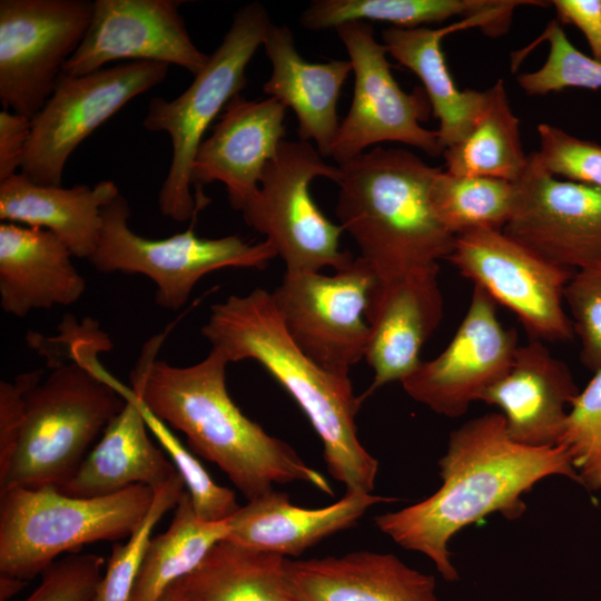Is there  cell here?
Instances as JSON below:
<instances>
[{"instance_id": "obj_39", "label": "cell", "mask_w": 601, "mask_h": 601, "mask_svg": "<svg viewBox=\"0 0 601 601\" xmlns=\"http://www.w3.org/2000/svg\"><path fill=\"white\" fill-rule=\"evenodd\" d=\"M105 559L98 554H71L55 561L40 584L23 601H91L102 577Z\"/></svg>"}, {"instance_id": "obj_5", "label": "cell", "mask_w": 601, "mask_h": 601, "mask_svg": "<svg viewBox=\"0 0 601 601\" xmlns=\"http://www.w3.org/2000/svg\"><path fill=\"white\" fill-rule=\"evenodd\" d=\"M338 167L336 216L377 279L449 258L456 237L439 221L430 200L439 167L404 148L382 146Z\"/></svg>"}, {"instance_id": "obj_10", "label": "cell", "mask_w": 601, "mask_h": 601, "mask_svg": "<svg viewBox=\"0 0 601 601\" xmlns=\"http://www.w3.org/2000/svg\"><path fill=\"white\" fill-rule=\"evenodd\" d=\"M168 69L162 62L129 61L82 76L62 72L31 119L21 173L39 185L61 186L78 146L131 99L162 82Z\"/></svg>"}, {"instance_id": "obj_38", "label": "cell", "mask_w": 601, "mask_h": 601, "mask_svg": "<svg viewBox=\"0 0 601 601\" xmlns=\"http://www.w3.org/2000/svg\"><path fill=\"white\" fill-rule=\"evenodd\" d=\"M580 357L592 372L601 368V263L578 269L564 288Z\"/></svg>"}, {"instance_id": "obj_43", "label": "cell", "mask_w": 601, "mask_h": 601, "mask_svg": "<svg viewBox=\"0 0 601 601\" xmlns=\"http://www.w3.org/2000/svg\"><path fill=\"white\" fill-rule=\"evenodd\" d=\"M28 581L21 580L7 574L0 575V601H9L18 594L27 584Z\"/></svg>"}, {"instance_id": "obj_11", "label": "cell", "mask_w": 601, "mask_h": 601, "mask_svg": "<svg viewBox=\"0 0 601 601\" xmlns=\"http://www.w3.org/2000/svg\"><path fill=\"white\" fill-rule=\"evenodd\" d=\"M345 46L355 78L349 109L341 120L331 156L342 165L367 147L392 141L443 155L437 130L422 126L431 111L425 91H404L395 80L387 49L375 39L368 22H347L335 28Z\"/></svg>"}, {"instance_id": "obj_16", "label": "cell", "mask_w": 601, "mask_h": 601, "mask_svg": "<svg viewBox=\"0 0 601 601\" xmlns=\"http://www.w3.org/2000/svg\"><path fill=\"white\" fill-rule=\"evenodd\" d=\"M514 185L506 235L573 270L601 263V188L552 177L531 155Z\"/></svg>"}, {"instance_id": "obj_22", "label": "cell", "mask_w": 601, "mask_h": 601, "mask_svg": "<svg viewBox=\"0 0 601 601\" xmlns=\"http://www.w3.org/2000/svg\"><path fill=\"white\" fill-rule=\"evenodd\" d=\"M125 397L121 412L110 422L73 477L59 491L76 497H97L141 484L154 491L179 473L165 451L154 444L139 397L108 373Z\"/></svg>"}, {"instance_id": "obj_24", "label": "cell", "mask_w": 601, "mask_h": 601, "mask_svg": "<svg viewBox=\"0 0 601 601\" xmlns=\"http://www.w3.org/2000/svg\"><path fill=\"white\" fill-rule=\"evenodd\" d=\"M286 570L300 601H439L435 578L392 553L287 558Z\"/></svg>"}, {"instance_id": "obj_32", "label": "cell", "mask_w": 601, "mask_h": 601, "mask_svg": "<svg viewBox=\"0 0 601 601\" xmlns=\"http://www.w3.org/2000/svg\"><path fill=\"white\" fill-rule=\"evenodd\" d=\"M430 200L442 226L453 236L479 230H503L511 218L515 185L502 179L459 176L440 168Z\"/></svg>"}, {"instance_id": "obj_21", "label": "cell", "mask_w": 601, "mask_h": 601, "mask_svg": "<svg viewBox=\"0 0 601 601\" xmlns=\"http://www.w3.org/2000/svg\"><path fill=\"white\" fill-rule=\"evenodd\" d=\"M514 9V2L505 1L489 13L462 19L440 29L390 27L383 30V43L388 55L422 81L432 111L440 122L437 134L443 150L467 135L487 100V90H460L456 87L442 50L443 37L473 27L481 28L489 36H499L508 30Z\"/></svg>"}, {"instance_id": "obj_37", "label": "cell", "mask_w": 601, "mask_h": 601, "mask_svg": "<svg viewBox=\"0 0 601 601\" xmlns=\"http://www.w3.org/2000/svg\"><path fill=\"white\" fill-rule=\"evenodd\" d=\"M539 150L531 155L535 165L568 181L601 188V146L577 138L552 125L538 126Z\"/></svg>"}, {"instance_id": "obj_41", "label": "cell", "mask_w": 601, "mask_h": 601, "mask_svg": "<svg viewBox=\"0 0 601 601\" xmlns=\"http://www.w3.org/2000/svg\"><path fill=\"white\" fill-rule=\"evenodd\" d=\"M31 132V119L2 109L0 111V181L18 174Z\"/></svg>"}, {"instance_id": "obj_25", "label": "cell", "mask_w": 601, "mask_h": 601, "mask_svg": "<svg viewBox=\"0 0 601 601\" xmlns=\"http://www.w3.org/2000/svg\"><path fill=\"white\" fill-rule=\"evenodd\" d=\"M396 499L345 492L335 503L306 509L275 490L240 506L229 519L226 540L284 558L298 556L324 539L353 526L373 505Z\"/></svg>"}, {"instance_id": "obj_13", "label": "cell", "mask_w": 601, "mask_h": 601, "mask_svg": "<svg viewBox=\"0 0 601 601\" xmlns=\"http://www.w3.org/2000/svg\"><path fill=\"white\" fill-rule=\"evenodd\" d=\"M93 11L89 0L0 1V101L32 119L52 95L82 42Z\"/></svg>"}, {"instance_id": "obj_8", "label": "cell", "mask_w": 601, "mask_h": 601, "mask_svg": "<svg viewBox=\"0 0 601 601\" xmlns=\"http://www.w3.org/2000/svg\"><path fill=\"white\" fill-rule=\"evenodd\" d=\"M130 207L120 194L101 213L98 246L88 259L100 273L140 274L156 286V303L181 308L201 277L221 268H264L277 256L266 239L252 244L238 235L204 238L194 225L167 238L150 239L129 226Z\"/></svg>"}, {"instance_id": "obj_18", "label": "cell", "mask_w": 601, "mask_h": 601, "mask_svg": "<svg viewBox=\"0 0 601 601\" xmlns=\"http://www.w3.org/2000/svg\"><path fill=\"white\" fill-rule=\"evenodd\" d=\"M439 265L377 279L365 312L370 327L364 359L374 371L364 400L376 388L402 382L420 364V352L443 318Z\"/></svg>"}, {"instance_id": "obj_4", "label": "cell", "mask_w": 601, "mask_h": 601, "mask_svg": "<svg viewBox=\"0 0 601 601\" xmlns=\"http://www.w3.org/2000/svg\"><path fill=\"white\" fill-rule=\"evenodd\" d=\"M65 317L59 335L49 339L66 349L69 362L53 364L48 377L27 393L19 440L0 473V492L61 489L126 404L98 359L111 347L108 335L90 318L77 324Z\"/></svg>"}, {"instance_id": "obj_3", "label": "cell", "mask_w": 601, "mask_h": 601, "mask_svg": "<svg viewBox=\"0 0 601 601\" xmlns=\"http://www.w3.org/2000/svg\"><path fill=\"white\" fill-rule=\"evenodd\" d=\"M201 335L229 361L254 359L295 400L319 436L328 473L345 492L372 493L378 461L357 436L356 396L348 374L308 358L287 334L270 292L255 288L214 304Z\"/></svg>"}, {"instance_id": "obj_27", "label": "cell", "mask_w": 601, "mask_h": 601, "mask_svg": "<svg viewBox=\"0 0 601 601\" xmlns=\"http://www.w3.org/2000/svg\"><path fill=\"white\" fill-rule=\"evenodd\" d=\"M119 195L112 180L63 188L19 173L0 181V219L50 230L73 256L89 259L99 243L102 209Z\"/></svg>"}, {"instance_id": "obj_34", "label": "cell", "mask_w": 601, "mask_h": 601, "mask_svg": "<svg viewBox=\"0 0 601 601\" xmlns=\"http://www.w3.org/2000/svg\"><path fill=\"white\" fill-rule=\"evenodd\" d=\"M139 401L149 432L157 439L181 476L197 516L207 522L229 519L240 508L234 491L217 484L169 426L152 414L140 398Z\"/></svg>"}, {"instance_id": "obj_17", "label": "cell", "mask_w": 601, "mask_h": 601, "mask_svg": "<svg viewBox=\"0 0 601 601\" xmlns=\"http://www.w3.org/2000/svg\"><path fill=\"white\" fill-rule=\"evenodd\" d=\"M181 1L95 0L88 31L63 72L82 76L116 60L154 61L179 66L198 75L209 56L193 42Z\"/></svg>"}, {"instance_id": "obj_26", "label": "cell", "mask_w": 601, "mask_h": 601, "mask_svg": "<svg viewBox=\"0 0 601 601\" xmlns=\"http://www.w3.org/2000/svg\"><path fill=\"white\" fill-rule=\"evenodd\" d=\"M263 46L272 65L263 91L294 111L299 140H313L318 152L329 157L341 122L338 98L353 71L351 61L308 62L298 53L292 30L273 22Z\"/></svg>"}, {"instance_id": "obj_15", "label": "cell", "mask_w": 601, "mask_h": 601, "mask_svg": "<svg viewBox=\"0 0 601 601\" xmlns=\"http://www.w3.org/2000/svg\"><path fill=\"white\" fill-rule=\"evenodd\" d=\"M496 303L474 286L453 338L435 358L421 361L401 384L414 401L456 418L510 368L519 347L514 329L503 327Z\"/></svg>"}, {"instance_id": "obj_12", "label": "cell", "mask_w": 601, "mask_h": 601, "mask_svg": "<svg viewBox=\"0 0 601 601\" xmlns=\"http://www.w3.org/2000/svg\"><path fill=\"white\" fill-rule=\"evenodd\" d=\"M335 272L285 273L270 294L295 345L321 367L348 374L365 357V312L377 277L359 256Z\"/></svg>"}, {"instance_id": "obj_40", "label": "cell", "mask_w": 601, "mask_h": 601, "mask_svg": "<svg viewBox=\"0 0 601 601\" xmlns=\"http://www.w3.org/2000/svg\"><path fill=\"white\" fill-rule=\"evenodd\" d=\"M42 371L20 374L14 382L0 383V473L3 472L16 450L26 413L29 390L42 380Z\"/></svg>"}, {"instance_id": "obj_1", "label": "cell", "mask_w": 601, "mask_h": 601, "mask_svg": "<svg viewBox=\"0 0 601 601\" xmlns=\"http://www.w3.org/2000/svg\"><path fill=\"white\" fill-rule=\"evenodd\" d=\"M439 465L442 485L434 494L380 514L374 522L400 546L427 556L449 582L460 579L447 548L459 531L493 513L520 518L525 511L523 494L548 476L580 484L564 447L512 441L501 413L472 418L453 431Z\"/></svg>"}, {"instance_id": "obj_35", "label": "cell", "mask_w": 601, "mask_h": 601, "mask_svg": "<svg viewBox=\"0 0 601 601\" xmlns=\"http://www.w3.org/2000/svg\"><path fill=\"white\" fill-rule=\"evenodd\" d=\"M559 445L568 452L580 485L601 490V368L572 403Z\"/></svg>"}, {"instance_id": "obj_31", "label": "cell", "mask_w": 601, "mask_h": 601, "mask_svg": "<svg viewBox=\"0 0 601 601\" xmlns=\"http://www.w3.org/2000/svg\"><path fill=\"white\" fill-rule=\"evenodd\" d=\"M503 1L492 0H314L300 14L309 30L335 29L347 22H387L412 29L453 17L463 19L489 13Z\"/></svg>"}, {"instance_id": "obj_30", "label": "cell", "mask_w": 601, "mask_h": 601, "mask_svg": "<svg viewBox=\"0 0 601 601\" xmlns=\"http://www.w3.org/2000/svg\"><path fill=\"white\" fill-rule=\"evenodd\" d=\"M445 169L459 176L515 183L529 164L503 81L487 89V100L467 135L443 151Z\"/></svg>"}, {"instance_id": "obj_23", "label": "cell", "mask_w": 601, "mask_h": 601, "mask_svg": "<svg viewBox=\"0 0 601 601\" xmlns=\"http://www.w3.org/2000/svg\"><path fill=\"white\" fill-rule=\"evenodd\" d=\"M70 249L50 230L0 224V305L19 318L36 309L75 304L86 280Z\"/></svg>"}, {"instance_id": "obj_14", "label": "cell", "mask_w": 601, "mask_h": 601, "mask_svg": "<svg viewBox=\"0 0 601 601\" xmlns=\"http://www.w3.org/2000/svg\"><path fill=\"white\" fill-rule=\"evenodd\" d=\"M447 259L474 286L512 311L534 339L574 337L563 302L575 270L545 259L503 230L456 236Z\"/></svg>"}, {"instance_id": "obj_19", "label": "cell", "mask_w": 601, "mask_h": 601, "mask_svg": "<svg viewBox=\"0 0 601 601\" xmlns=\"http://www.w3.org/2000/svg\"><path fill=\"white\" fill-rule=\"evenodd\" d=\"M286 109L273 97L247 100L237 95L227 104L193 164L191 185L201 208L210 201L201 188L214 181L225 186L235 210L242 211L257 194L264 169L285 140Z\"/></svg>"}, {"instance_id": "obj_2", "label": "cell", "mask_w": 601, "mask_h": 601, "mask_svg": "<svg viewBox=\"0 0 601 601\" xmlns=\"http://www.w3.org/2000/svg\"><path fill=\"white\" fill-rule=\"evenodd\" d=\"M168 332L150 337L130 374L131 388L189 447L216 464L247 501L274 484L304 482L333 495L328 481L286 442L248 418L226 386L227 357L211 348L200 362L175 366L157 355Z\"/></svg>"}, {"instance_id": "obj_28", "label": "cell", "mask_w": 601, "mask_h": 601, "mask_svg": "<svg viewBox=\"0 0 601 601\" xmlns=\"http://www.w3.org/2000/svg\"><path fill=\"white\" fill-rule=\"evenodd\" d=\"M286 559L224 540L160 601H300Z\"/></svg>"}, {"instance_id": "obj_9", "label": "cell", "mask_w": 601, "mask_h": 601, "mask_svg": "<svg viewBox=\"0 0 601 601\" xmlns=\"http://www.w3.org/2000/svg\"><path fill=\"white\" fill-rule=\"evenodd\" d=\"M317 177L337 184L339 167L326 164L311 142L283 140L264 169L257 194L242 209L244 221L266 236L286 273L339 270L355 258L339 248L342 226L331 221L311 195Z\"/></svg>"}, {"instance_id": "obj_36", "label": "cell", "mask_w": 601, "mask_h": 601, "mask_svg": "<svg viewBox=\"0 0 601 601\" xmlns=\"http://www.w3.org/2000/svg\"><path fill=\"white\" fill-rule=\"evenodd\" d=\"M541 38L549 42V55L541 68L516 77L523 91L539 96L565 88L601 89V62L579 51L558 21H550Z\"/></svg>"}, {"instance_id": "obj_20", "label": "cell", "mask_w": 601, "mask_h": 601, "mask_svg": "<svg viewBox=\"0 0 601 601\" xmlns=\"http://www.w3.org/2000/svg\"><path fill=\"white\" fill-rule=\"evenodd\" d=\"M565 363L538 339L519 346L508 372L480 401L501 410L509 437L531 447L559 445L568 411L579 395Z\"/></svg>"}, {"instance_id": "obj_33", "label": "cell", "mask_w": 601, "mask_h": 601, "mask_svg": "<svg viewBox=\"0 0 601 601\" xmlns=\"http://www.w3.org/2000/svg\"><path fill=\"white\" fill-rule=\"evenodd\" d=\"M186 490L178 474L155 490L151 506L141 523L121 544H112L111 554L91 601H131L134 587L152 531L162 515L175 509Z\"/></svg>"}, {"instance_id": "obj_6", "label": "cell", "mask_w": 601, "mask_h": 601, "mask_svg": "<svg viewBox=\"0 0 601 601\" xmlns=\"http://www.w3.org/2000/svg\"><path fill=\"white\" fill-rule=\"evenodd\" d=\"M154 494L141 484L97 497L49 486L0 492V573L29 581L65 552L130 536Z\"/></svg>"}, {"instance_id": "obj_42", "label": "cell", "mask_w": 601, "mask_h": 601, "mask_svg": "<svg viewBox=\"0 0 601 601\" xmlns=\"http://www.w3.org/2000/svg\"><path fill=\"white\" fill-rule=\"evenodd\" d=\"M551 3L562 23L581 30L592 58L601 62V0H553Z\"/></svg>"}, {"instance_id": "obj_7", "label": "cell", "mask_w": 601, "mask_h": 601, "mask_svg": "<svg viewBox=\"0 0 601 601\" xmlns=\"http://www.w3.org/2000/svg\"><path fill=\"white\" fill-rule=\"evenodd\" d=\"M270 23L260 2L243 6L190 86L173 100L154 97L149 101L144 127L148 131L167 132L171 141V161L158 205L161 214L175 221L194 219L203 210L191 193L197 150L211 121L247 86L246 68L263 46Z\"/></svg>"}, {"instance_id": "obj_29", "label": "cell", "mask_w": 601, "mask_h": 601, "mask_svg": "<svg viewBox=\"0 0 601 601\" xmlns=\"http://www.w3.org/2000/svg\"><path fill=\"white\" fill-rule=\"evenodd\" d=\"M228 532L227 520L199 519L185 490L168 529L147 545L131 601H160L173 583L191 573L216 544L227 539Z\"/></svg>"}]
</instances>
